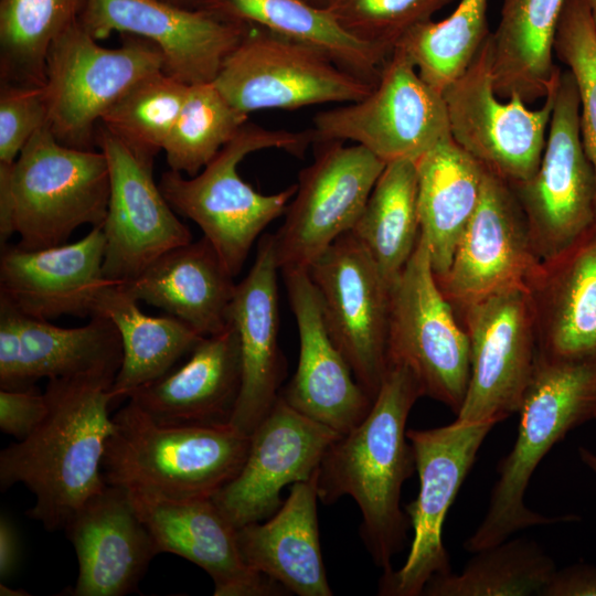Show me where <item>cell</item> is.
<instances>
[{"instance_id":"cell-1","label":"cell","mask_w":596,"mask_h":596,"mask_svg":"<svg viewBox=\"0 0 596 596\" xmlns=\"http://www.w3.org/2000/svg\"><path fill=\"white\" fill-rule=\"evenodd\" d=\"M114 380L105 374L49 380L45 418L0 453L1 490L23 483L35 497L26 514L47 531L64 530L106 486L102 464L114 428Z\"/></svg>"},{"instance_id":"cell-2","label":"cell","mask_w":596,"mask_h":596,"mask_svg":"<svg viewBox=\"0 0 596 596\" xmlns=\"http://www.w3.org/2000/svg\"><path fill=\"white\" fill-rule=\"evenodd\" d=\"M423 391L403 365H387L381 387L364 419L340 436L317 471L318 498L326 504L351 497L362 513V536L376 564L392 571L411 526L401 508V491L416 470L406 434L408 415Z\"/></svg>"},{"instance_id":"cell-3","label":"cell","mask_w":596,"mask_h":596,"mask_svg":"<svg viewBox=\"0 0 596 596\" xmlns=\"http://www.w3.org/2000/svg\"><path fill=\"white\" fill-rule=\"evenodd\" d=\"M106 483L171 500L213 498L242 468L251 435L226 425H166L136 403L113 416Z\"/></svg>"},{"instance_id":"cell-4","label":"cell","mask_w":596,"mask_h":596,"mask_svg":"<svg viewBox=\"0 0 596 596\" xmlns=\"http://www.w3.org/2000/svg\"><path fill=\"white\" fill-rule=\"evenodd\" d=\"M518 413L517 438L497 467L498 479L485 518L464 543L468 552L496 545L531 526L575 519L535 512L525 505L524 496L533 472L552 447L571 430L596 418V362L551 360L538 353Z\"/></svg>"},{"instance_id":"cell-5","label":"cell","mask_w":596,"mask_h":596,"mask_svg":"<svg viewBox=\"0 0 596 596\" xmlns=\"http://www.w3.org/2000/svg\"><path fill=\"white\" fill-rule=\"evenodd\" d=\"M312 143L309 130H269L245 123L236 136L195 175L184 178L169 170L159 188L174 212L192 220L235 277L264 228L284 214L297 184L263 194L238 174L240 162L263 149H283L302 156Z\"/></svg>"},{"instance_id":"cell-6","label":"cell","mask_w":596,"mask_h":596,"mask_svg":"<svg viewBox=\"0 0 596 596\" xmlns=\"http://www.w3.org/2000/svg\"><path fill=\"white\" fill-rule=\"evenodd\" d=\"M109 191L104 152L65 146L46 125L13 163H0V202L25 249L65 244L82 225L102 226Z\"/></svg>"},{"instance_id":"cell-7","label":"cell","mask_w":596,"mask_h":596,"mask_svg":"<svg viewBox=\"0 0 596 596\" xmlns=\"http://www.w3.org/2000/svg\"><path fill=\"white\" fill-rule=\"evenodd\" d=\"M387 365L407 368L424 396L456 415L470 375V343L432 267L426 238L391 285Z\"/></svg>"},{"instance_id":"cell-8","label":"cell","mask_w":596,"mask_h":596,"mask_svg":"<svg viewBox=\"0 0 596 596\" xmlns=\"http://www.w3.org/2000/svg\"><path fill=\"white\" fill-rule=\"evenodd\" d=\"M510 187L540 262L566 251L596 222V175L582 139L577 86L567 68L557 78L540 164L529 179Z\"/></svg>"},{"instance_id":"cell-9","label":"cell","mask_w":596,"mask_h":596,"mask_svg":"<svg viewBox=\"0 0 596 596\" xmlns=\"http://www.w3.org/2000/svg\"><path fill=\"white\" fill-rule=\"evenodd\" d=\"M160 50L132 39L107 49L77 20L51 45L45 62L46 126L63 145L91 149L95 124L130 87L163 71Z\"/></svg>"},{"instance_id":"cell-10","label":"cell","mask_w":596,"mask_h":596,"mask_svg":"<svg viewBox=\"0 0 596 596\" xmlns=\"http://www.w3.org/2000/svg\"><path fill=\"white\" fill-rule=\"evenodd\" d=\"M213 84L234 108L246 115L354 103L375 86L340 67L326 53L255 24H248Z\"/></svg>"},{"instance_id":"cell-11","label":"cell","mask_w":596,"mask_h":596,"mask_svg":"<svg viewBox=\"0 0 596 596\" xmlns=\"http://www.w3.org/2000/svg\"><path fill=\"white\" fill-rule=\"evenodd\" d=\"M312 123V142L350 140L385 163L415 162L451 136L444 95L419 76L400 47H394L368 96L318 113Z\"/></svg>"},{"instance_id":"cell-12","label":"cell","mask_w":596,"mask_h":596,"mask_svg":"<svg viewBox=\"0 0 596 596\" xmlns=\"http://www.w3.org/2000/svg\"><path fill=\"white\" fill-rule=\"evenodd\" d=\"M557 78L538 109L528 108L518 95L503 102L494 89L489 36L443 93L453 139L509 184L529 179L544 151Z\"/></svg>"},{"instance_id":"cell-13","label":"cell","mask_w":596,"mask_h":596,"mask_svg":"<svg viewBox=\"0 0 596 596\" xmlns=\"http://www.w3.org/2000/svg\"><path fill=\"white\" fill-rule=\"evenodd\" d=\"M494 425L455 421L430 429H407L419 480L417 497L404 508L414 538L403 566L383 573L380 595L418 596L430 578L451 572L443 524Z\"/></svg>"},{"instance_id":"cell-14","label":"cell","mask_w":596,"mask_h":596,"mask_svg":"<svg viewBox=\"0 0 596 596\" xmlns=\"http://www.w3.org/2000/svg\"><path fill=\"white\" fill-rule=\"evenodd\" d=\"M470 343V375L456 421L494 423L518 413L538 360L528 287H513L460 311Z\"/></svg>"},{"instance_id":"cell-15","label":"cell","mask_w":596,"mask_h":596,"mask_svg":"<svg viewBox=\"0 0 596 596\" xmlns=\"http://www.w3.org/2000/svg\"><path fill=\"white\" fill-rule=\"evenodd\" d=\"M329 334L374 401L387 370L391 285L348 232L308 269Z\"/></svg>"},{"instance_id":"cell-16","label":"cell","mask_w":596,"mask_h":596,"mask_svg":"<svg viewBox=\"0 0 596 596\" xmlns=\"http://www.w3.org/2000/svg\"><path fill=\"white\" fill-rule=\"evenodd\" d=\"M319 145L299 172L297 191L280 228L273 234L280 270L306 269L350 232L386 163L360 145Z\"/></svg>"},{"instance_id":"cell-17","label":"cell","mask_w":596,"mask_h":596,"mask_svg":"<svg viewBox=\"0 0 596 596\" xmlns=\"http://www.w3.org/2000/svg\"><path fill=\"white\" fill-rule=\"evenodd\" d=\"M97 142L109 170V200L102 225L104 277L127 284L166 252L192 242L190 230L152 177L153 159L137 155L103 126Z\"/></svg>"},{"instance_id":"cell-18","label":"cell","mask_w":596,"mask_h":596,"mask_svg":"<svg viewBox=\"0 0 596 596\" xmlns=\"http://www.w3.org/2000/svg\"><path fill=\"white\" fill-rule=\"evenodd\" d=\"M78 21L96 40L120 32L150 41L163 71L188 85L213 82L248 26L163 0H84Z\"/></svg>"},{"instance_id":"cell-19","label":"cell","mask_w":596,"mask_h":596,"mask_svg":"<svg viewBox=\"0 0 596 596\" xmlns=\"http://www.w3.org/2000/svg\"><path fill=\"white\" fill-rule=\"evenodd\" d=\"M540 264L513 190L486 170L478 206L437 279L444 295L460 312L491 295L528 287Z\"/></svg>"},{"instance_id":"cell-20","label":"cell","mask_w":596,"mask_h":596,"mask_svg":"<svg viewBox=\"0 0 596 596\" xmlns=\"http://www.w3.org/2000/svg\"><path fill=\"white\" fill-rule=\"evenodd\" d=\"M340 436L279 395L252 433L238 473L214 494L213 501L236 529L273 515L281 505L283 488L309 480Z\"/></svg>"},{"instance_id":"cell-21","label":"cell","mask_w":596,"mask_h":596,"mask_svg":"<svg viewBox=\"0 0 596 596\" xmlns=\"http://www.w3.org/2000/svg\"><path fill=\"white\" fill-rule=\"evenodd\" d=\"M121 361L118 330L106 317L62 328L23 313L0 296V389H28L44 377H116Z\"/></svg>"},{"instance_id":"cell-22","label":"cell","mask_w":596,"mask_h":596,"mask_svg":"<svg viewBox=\"0 0 596 596\" xmlns=\"http://www.w3.org/2000/svg\"><path fill=\"white\" fill-rule=\"evenodd\" d=\"M281 272L300 345L297 370L281 397L305 416L344 435L364 419L373 400L332 341L309 272Z\"/></svg>"},{"instance_id":"cell-23","label":"cell","mask_w":596,"mask_h":596,"mask_svg":"<svg viewBox=\"0 0 596 596\" xmlns=\"http://www.w3.org/2000/svg\"><path fill=\"white\" fill-rule=\"evenodd\" d=\"M158 554L172 553L203 568L215 596H273L287 592L243 560L237 529L212 498L171 500L126 490Z\"/></svg>"},{"instance_id":"cell-24","label":"cell","mask_w":596,"mask_h":596,"mask_svg":"<svg viewBox=\"0 0 596 596\" xmlns=\"http://www.w3.org/2000/svg\"><path fill=\"white\" fill-rule=\"evenodd\" d=\"M105 235L93 227L83 238L39 249L1 246L0 296L23 313L44 320L93 317L104 277Z\"/></svg>"},{"instance_id":"cell-25","label":"cell","mask_w":596,"mask_h":596,"mask_svg":"<svg viewBox=\"0 0 596 596\" xmlns=\"http://www.w3.org/2000/svg\"><path fill=\"white\" fill-rule=\"evenodd\" d=\"M74 546L78 576L74 596H123L137 589L158 555L150 532L127 491L106 486L64 528Z\"/></svg>"},{"instance_id":"cell-26","label":"cell","mask_w":596,"mask_h":596,"mask_svg":"<svg viewBox=\"0 0 596 596\" xmlns=\"http://www.w3.org/2000/svg\"><path fill=\"white\" fill-rule=\"evenodd\" d=\"M278 270L274 236L266 234L249 272L236 283L230 307L242 363L241 389L230 425L246 435H252L278 398L285 372L278 344Z\"/></svg>"},{"instance_id":"cell-27","label":"cell","mask_w":596,"mask_h":596,"mask_svg":"<svg viewBox=\"0 0 596 596\" xmlns=\"http://www.w3.org/2000/svg\"><path fill=\"white\" fill-rule=\"evenodd\" d=\"M539 355L596 362V222L528 284Z\"/></svg>"},{"instance_id":"cell-28","label":"cell","mask_w":596,"mask_h":596,"mask_svg":"<svg viewBox=\"0 0 596 596\" xmlns=\"http://www.w3.org/2000/svg\"><path fill=\"white\" fill-rule=\"evenodd\" d=\"M242 379L236 328L203 337L189 360L173 372L138 389L128 400L166 425L230 424Z\"/></svg>"},{"instance_id":"cell-29","label":"cell","mask_w":596,"mask_h":596,"mask_svg":"<svg viewBox=\"0 0 596 596\" xmlns=\"http://www.w3.org/2000/svg\"><path fill=\"white\" fill-rule=\"evenodd\" d=\"M317 471L309 480L292 483L270 520L236 531L244 562L299 596L332 595L319 542Z\"/></svg>"},{"instance_id":"cell-30","label":"cell","mask_w":596,"mask_h":596,"mask_svg":"<svg viewBox=\"0 0 596 596\" xmlns=\"http://www.w3.org/2000/svg\"><path fill=\"white\" fill-rule=\"evenodd\" d=\"M124 286L138 301L162 309L209 337L227 327L236 283L203 236L166 252Z\"/></svg>"},{"instance_id":"cell-31","label":"cell","mask_w":596,"mask_h":596,"mask_svg":"<svg viewBox=\"0 0 596 596\" xmlns=\"http://www.w3.org/2000/svg\"><path fill=\"white\" fill-rule=\"evenodd\" d=\"M417 212L437 279L448 270L480 201L485 168L447 137L416 161Z\"/></svg>"},{"instance_id":"cell-32","label":"cell","mask_w":596,"mask_h":596,"mask_svg":"<svg viewBox=\"0 0 596 596\" xmlns=\"http://www.w3.org/2000/svg\"><path fill=\"white\" fill-rule=\"evenodd\" d=\"M565 0H502L490 35L494 89L502 99L525 104L545 98L561 68L554 64V38Z\"/></svg>"},{"instance_id":"cell-33","label":"cell","mask_w":596,"mask_h":596,"mask_svg":"<svg viewBox=\"0 0 596 596\" xmlns=\"http://www.w3.org/2000/svg\"><path fill=\"white\" fill-rule=\"evenodd\" d=\"M201 9L312 46L374 85L394 51L355 38L326 7L308 0H210Z\"/></svg>"},{"instance_id":"cell-34","label":"cell","mask_w":596,"mask_h":596,"mask_svg":"<svg viewBox=\"0 0 596 596\" xmlns=\"http://www.w3.org/2000/svg\"><path fill=\"white\" fill-rule=\"evenodd\" d=\"M124 285L107 283L99 291L95 315L109 319L118 330L123 361L114 380V402L160 379L203 338L173 316L143 313Z\"/></svg>"},{"instance_id":"cell-35","label":"cell","mask_w":596,"mask_h":596,"mask_svg":"<svg viewBox=\"0 0 596 596\" xmlns=\"http://www.w3.org/2000/svg\"><path fill=\"white\" fill-rule=\"evenodd\" d=\"M350 232L392 285L412 256L421 232L414 161L386 163Z\"/></svg>"},{"instance_id":"cell-36","label":"cell","mask_w":596,"mask_h":596,"mask_svg":"<svg viewBox=\"0 0 596 596\" xmlns=\"http://www.w3.org/2000/svg\"><path fill=\"white\" fill-rule=\"evenodd\" d=\"M475 554L460 573L430 578L422 595H541L556 571L553 558L526 538H509Z\"/></svg>"},{"instance_id":"cell-37","label":"cell","mask_w":596,"mask_h":596,"mask_svg":"<svg viewBox=\"0 0 596 596\" xmlns=\"http://www.w3.org/2000/svg\"><path fill=\"white\" fill-rule=\"evenodd\" d=\"M83 6L84 0H1V83L44 86L49 50Z\"/></svg>"},{"instance_id":"cell-38","label":"cell","mask_w":596,"mask_h":596,"mask_svg":"<svg viewBox=\"0 0 596 596\" xmlns=\"http://www.w3.org/2000/svg\"><path fill=\"white\" fill-rule=\"evenodd\" d=\"M487 13L488 0H460L447 18L414 26L395 47L403 50L419 76L443 94L489 39Z\"/></svg>"},{"instance_id":"cell-39","label":"cell","mask_w":596,"mask_h":596,"mask_svg":"<svg viewBox=\"0 0 596 596\" xmlns=\"http://www.w3.org/2000/svg\"><path fill=\"white\" fill-rule=\"evenodd\" d=\"M188 84L160 71L130 87L102 116V126L134 152L155 159L175 124Z\"/></svg>"},{"instance_id":"cell-40","label":"cell","mask_w":596,"mask_h":596,"mask_svg":"<svg viewBox=\"0 0 596 596\" xmlns=\"http://www.w3.org/2000/svg\"><path fill=\"white\" fill-rule=\"evenodd\" d=\"M247 118L213 82L190 85L163 147L170 170L190 177L198 174L236 136Z\"/></svg>"},{"instance_id":"cell-41","label":"cell","mask_w":596,"mask_h":596,"mask_svg":"<svg viewBox=\"0 0 596 596\" xmlns=\"http://www.w3.org/2000/svg\"><path fill=\"white\" fill-rule=\"evenodd\" d=\"M553 50L575 79L582 139L596 175V29L587 0L564 1Z\"/></svg>"},{"instance_id":"cell-42","label":"cell","mask_w":596,"mask_h":596,"mask_svg":"<svg viewBox=\"0 0 596 596\" xmlns=\"http://www.w3.org/2000/svg\"><path fill=\"white\" fill-rule=\"evenodd\" d=\"M453 0H327L326 7L355 38L394 50L414 26Z\"/></svg>"},{"instance_id":"cell-43","label":"cell","mask_w":596,"mask_h":596,"mask_svg":"<svg viewBox=\"0 0 596 596\" xmlns=\"http://www.w3.org/2000/svg\"><path fill=\"white\" fill-rule=\"evenodd\" d=\"M44 86L1 83L0 163L11 164L33 137L46 125Z\"/></svg>"},{"instance_id":"cell-44","label":"cell","mask_w":596,"mask_h":596,"mask_svg":"<svg viewBox=\"0 0 596 596\" xmlns=\"http://www.w3.org/2000/svg\"><path fill=\"white\" fill-rule=\"evenodd\" d=\"M47 411L45 394L34 386L0 389V428L17 440L26 438L45 418Z\"/></svg>"},{"instance_id":"cell-45","label":"cell","mask_w":596,"mask_h":596,"mask_svg":"<svg viewBox=\"0 0 596 596\" xmlns=\"http://www.w3.org/2000/svg\"><path fill=\"white\" fill-rule=\"evenodd\" d=\"M542 596H596V566L576 563L554 572Z\"/></svg>"},{"instance_id":"cell-46","label":"cell","mask_w":596,"mask_h":596,"mask_svg":"<svg viewBox=\"0 0 596 596\" xmlns=\"http://www.w3.org/2000/svg\"><path fill=\"white\" fill-rule=\"evenodd\" d=\"M20 560V539L12 520L4 513L0 517V578L11 577Z\"/></svg>"},{"instance_id":"cell-47","label":"cell","mask_w":596,"mask_h":596,"mask_svg":"<svg viewBox=\"0 0 596 596\" xmlns=\"http://www.w3.org/2000/svg\"><path fill=\"white\" fill-rule=\"evenodd\" d=\"M582 462L596 475V454L585 447L578 448Z\"/></svg>"},{"instance_id":"cell-48","label":"cell","mask_w":596,"mask_h":596,"mask_svg":"<svg viewBox=\"0 0 596 596\" xmlns=\"http://www.w3.org/2000/svg\"><path fill=\"white\" fill-rule=\"evenodd\" d=\"M172 4H177L190 9H201L210 0H163Z\"/></svg>"},{"instance_id":"cell-49","label":"cell","mask_w":596,"mask_h":596,"mask_svg":"<svg viewBox=\"0 0 596 596\" xmlns=\"http://www.w3.org/2000/svg\"><path fill=\"white\" fill-rule=\"evenodd\" d=\"M0 595L1 596H29L30 593H28L24 589H17L11 588L7 586L3 582L0 583Z\"/></svg>"},{"instance_id":"cell-50","label":"cell","mask_w":596,"mask_h":596,"mask_svg":"<svg viewBox=\"0 0 596 596\" xmlns=\"http://www.w3.org/2000/svg\"><path fill=\"white\" fill-rule=\"evenodd\" d=\"M587 1H588V7H589L590 15L593 19V23L596 29V0H587Z\"/></svg>"},{"instance_id":"cell-51","label":"cell","mask_w":596,"mask_h":596,"mask_svg":"<svg viewBox=\"0 0 596 596\" xmlns=\"http://www.w3.org/2000/svg\"><path fill=\"white\" fill-rule=\"evenodd\" d=\"M308 1L318 6H324L327 2V0H308Z\"/></svg>"}]
</instances>
